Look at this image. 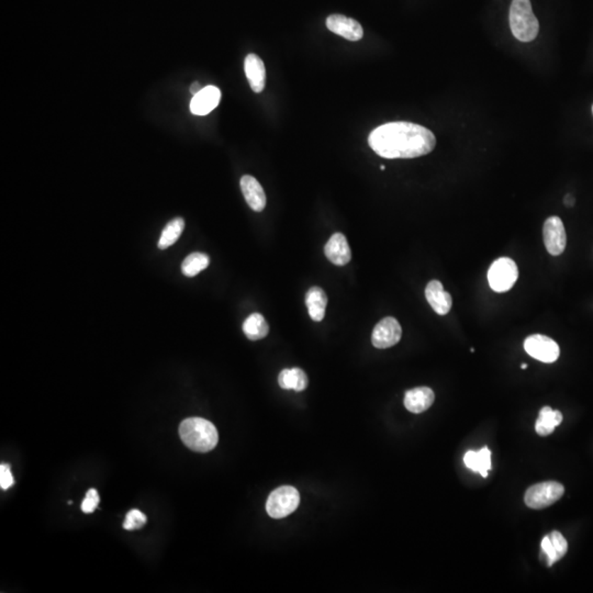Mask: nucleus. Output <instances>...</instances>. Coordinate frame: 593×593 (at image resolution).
<instances>
[{"label":"nucleus","mask_w":593,"mask_h":593,"mask_svg":"<svg viewBox=\"0 0 593 593\" xmlns=\"http://www.w3.org/2000/svg\"><path fill=\"white\" fill-rule=\"evenodd\" d=\"M372 151L384 158H416L434 150L436 138L426 128L411 122H390L376 128L368 138Z\"/></svg>","instance_id":"f257e3e1"},{"label":"nucleus","mask_w":593,"mask_h":593,"mask_svg":"<svg viewBox=\"0 0 593 593\" xmlns=\"http://www.w3.org/2000/svg\"><path fill=\"white\" fill-rule=\"evenodd\" d=\"M179 436L182 443L198 453L214 450L219 442V434L210 421L202 418H189L179 426Z\"/></svg>","instance_id":"f03ea898"},{"label":"nucleus","mask_w":593,"mask_h":593,"mask_svg":"<svg viewBox=\"0 0 593 593\" xmlns=\"http://www.w3.org/2000/svg\"><path fill=\"white\" fill-rule=\"evenodd\" d=\"M510 27L519 41L531 42L540 31L538 18L533 13L530 0H513L510 8Z\"/></svg>","instance_id":"7ed1b4c3"},{"label":"nucleus","mask_w":593,"mask_h":593,"mask_svg":"<svg viewBox=\"0 0 593 593\" xmlns=\"http://www.w3.org/2000/svg\"><path fill=\"white\" fill-rule=\"evenodd\" d=\"M300 504V494L292 486H282L276 489L268 497L266 511L272 519H282L296 511Z\"/></svg>","instance_id":"20e7f679"},{"label":"nucleus","mask_w":593,"mask_h":593,"mask_svg":"<svg viewBox=\"0 0 593 593\" xmlns=\"http://www.w3.org/2000/svg\"><path fill=\"white\" fill-rule=\"evenodd\" d=\"M564 486L560 482H540L526 490L524 502L528 508L541 510L556 504L564 496Z\"/></svg>","instance_id":"39448f33"},{"label":"nucleus","mask_w":593,"mask_h":593,"mask_svg":"<svg viewBox=\"0 0 593 593\" xmlns=\"http://www.w3.org/2000/svg\"><path fill=\"white\" fill-rule=\"evenodd\" d=\"M518 277V266L514 260L509 257L498 258L489 268V284L496 292H509L516 284Z\"/></svg>","instance_id":"423d86ee"},{"label":"nucleus","mask_w":593,"mask_h":593,"mask_svg":"<svg viewBox=\"0 0 593 593\" xmlns=\"http://www.w3.org/2000/svg\"><path fill=\"white\" fill-rule=\"evenodd\" d=\"M524 350L528 355L540 362L550 364L560 358V350L558 344L548 336L533 334L524 340Z\"/></svg>","instance_id":"0eeeda50"},{"label":"nucleus","mask_w":593,"mask_h":593,"mask_svg":"<svg viewBox=\"0 0 593 593\" xmlns=\"http://www.w3.org/2000/svg\"><path fill=\"white\" fill-rule=\"evenodd\" d=\"M543 236L547 252L553 256L564 253L567 244L566 230L562 219L558 216H550L543 226Z\"/></svg>","instance_id":"6e6552de"},{"label":"nucleus","mask_w":593,"mask_h":593,"mask_svg":"<svg viewBox=\"0 0 593 593\" xmlns=\"http://www.w3.org/2000/svg\"><path fill=\"white\" fill-rule=\"evenodd\" d=\"M402 328L400 323L392 316L382 318L372 331V343L376 348H389L401 340Z\"/></svg>","instance_id":"1a4fd4ad"},{"label":"nucleus","mask_w":593,"mask_h":593,"mask_svg":"<svg viewBox=\"0 0 593 593\" xmlns=\"http://www.w3.org/2000/svg\"><path fill=\"white\" fill-rule=\"evenodd\" d=\"M541 548H542L541 560L547 567H552L555 562L562 560V557L567 554L568 543L562 536V533L554 531L547 536H544Z\"/></svg>","instance_id":"9d476101"},{"label":"nucleus","mask_w":593,"mask_h":593,"mask_svg":"<svg viewBox=\"0 0 593 593\" xmlns=\"http://www.w3.org/2000/svg\"><path fill=\"white\" fill-rule=\"evenodd\" d=\"M326 27L331 32L348 41H360L364 35V30L360 22L343 15H331L326 19Z\"/></svg>","instance_id":"9b49d317"},{"label":"nucleus","mask_w":593,"mask_h":593,"mask_svg":"<svg viewBox=\"0 0 593 593\" xmlns=\"http://www.w3.org/2000/svg\"><path fill=\"white\" fill-rule=\"evenodd\" d=\"M221 99V92L216 86L202 88L190 102V111L196 116H206L216 109Z\"/></svg>","instance_id":"f8f14e48"},{"label":"nucleus","mask_w":593,"mask_h":593,"mask_svg":"<svg viewBox=\"0 0 593 593\" xmlns=\"http://www.w3.org/2000/svg\"><path fill=\"white\" fill-rule=\"evenodd\" d=\"M324 253L331 263L338 266L346 265L352 258L348 240L342 233H336L331 236L324 248Z\"/></svg>","instance_id":"ddd939ff"},{"label":"nucleus","mask_w":593,"mask_h":593,"mask_svg":"<svg viewBox=\"0 0 593 593\" xmlns=\"http://www.w3.org/2000/svg\"><path fill=\"white\" fill-rule=\"evenodd\" d=\"M244 71L254 93H262L266 85V70L260 56L248 54L244 62Z\"/></svg>","instance_id":"4468645a"},{"label":"nucleus","mask_w":593,"mask_h":593,"mask_svg":"<svg viewBox=\"0 0 593 593\" xmlns=\"http://www.w3.org/2000/svg\"><path fill=\"white\" fill-rule=\"evenodd\" d=\"M426 296L432 309L440 316L448 314L452 309V296L445 292L442 282L438 280L428 282L426 288Z\"/></svg>","instance_id":"2eb2a0df"},{"label":"nucleus","mask_w":593,"mask_h":593,"mask_svg":"<svg viewBox=\"0 0 593 593\" xmlns=\"http://www.w3.org/2000/svg\"><path fill=\"white\" fill-rule=\"evenodd\" d=\"M240 185L250 209L256 212L263 211L266 207V195L258 180L253 176L244 175Z\"/></svg>","instance_id":"dca6fc26"},{"label":"nucleus","mask_w":593,"mask_h":593,"mask_svg":"<svg viewBox=\"0 0 593 593\" xmlns=\"http://www.w3.org/2000/svg\"><path fill=\"white\" fill-rule=\"evenodd\" d=\"M436 400V394L428 387H418L408 390L404 396V406L412 414H422L431 408Z\"/></svg>","instance_id":"f3484780"},{"label":"nucleus","mask_w":593,"mask_h":593,"mask_svg":"<svg viewBox=\"0 0 593 593\" xmlns=\"http://www.w3.org/2000/svg\"><path fill=\"white\" fill-rule=\"evenodd\" d=\"M306 304L310 318L316 322L322 321L326 316L328 296L320 287H312L306 294Z\"/></svg>","instance_id":"a211bd4d"},{"label":"nucleus","mask_w":593,"mask_h":593,"mask_svg":"<svg viewBox=\"0 0 593 593\" xmlns=\"http://www.w3.org/2000/svg\"><path fill=\"white\" fill-rule=\"evenodd\" d=\"M464 462L467 468L487 478L489 470H492V452L488 448H482L478 452L470 450L465 454Z\"/></svg>","instance_id":"6ab92c4d"},{"label":"nucleus","mask_w":593,"mask_h":593,"mask_svg":"<svg viewBox=\"0 0 593 593\" xmlns=\"http://www.w3.org/2000/svg\"><path fill=\"white\" fill-rule=\"evenodd\" d=\"M562 422V412L553 410L550 406H544L541 410L540 416L535 423V431L541 436H550L554 432L555 428L560 426Z\"/></svg>","instance_id":"aec40b11"},{"label":"nucleus","mask_w":593,"mask_h":593,"mask_svg":"<svg viewBox=\"0 0 593 593\" xmlns=\"http://www.w3.org/2000/svg\"><path fill=\"white\" fill-rule=\"evenodd\" d=\"M278 384L282 389H292L296 392H304L309 384V379L306 372L300 368L284 370L278 376Z\"/></svg>","instance_id":"412c9836"},{"label":"nucleus","mask_w":593,"mask_h":593,"mask_svg":"<svg viewBox=\"0 0 593 593\" xmlns=\"http://www.w3.org/2000/svg\"><path fill=\"white\" fill-rule=\"evenodd\" d=\"M243 332L248 340H262L270 333V326L262 314H253L244 321Z\"/></svg>","instance_id":"4be33fe9"},{"label":"nucleus","mask_w":593,"mask_h":593,"mask_svg":"<svg viewBox=\"0 0 593 593\" xmlns=\"http://www.w3.org/2000/svg\"><path fill=\"white\" fill-rule=\"evenodd\" d=\"M184 229H185V221L182 218H175V219L168 222L165 229L162 232L160 241H158V248L166 250V248L175 244L182 235Z\"/></svg>","instance_id":"5701e85b"},{"label":"nucleus","mask_w":593,"mask_h":593,"mask_svg":"<svg viewBox=\"0 0 593 593\" xmlns=\"http://www.w3.org/2000/svg\"><path fill=\"white\" fill-rule=\"evenodd\" d=\"M209 256L204 253H192L184 260L182 264V272L187 277H195L202 270L209 266Z\"/></svg>","instance_id":"b1692460"},{"label":"nucleus","mask_w":593,"mask_h":593,"mask_svg":"<svg viewBox=\"0 0 593 593\" xmlns=\"http://www.w3.org/2000/svg\"><path fill=\"white\" fill-rule=\"evenodd\" d=\"M146 522H148V519H146L145 514L140 510L133 509V510L128 512L123 522V528L128 531L139 530V528L145 526Z\"/></svg>","instance_id":"393cba45"},{"label":"nucleus","mask_w":593,"mask_h":593,"mask_svg":"<svg viewBox=\"0 0 593 593\" xmlns=\"http://www.w3.org/2000/svg\"><path fill=\"white\" fill-rule=\"evenodd\" d=\"M99 494H98L96 489H89L87 494H86L85 499H84L83 504H82V511L84 513H93L97 509L99 504Z\"/></svg>","instance_id":"a878e982"},{"label":"nucleus","mask_w":593,"mask_h":593,"mask_svg":"<svg viewBox=\"0 0 593 593\" xmlns=\"http://www.w3.org/2000/svg\"><path fill=\"white\" fill-rule=\"evenodd\" d=\"M15 484L13 472L10 470V466L7 464H1L0 466V487L4 490H7Z\"/></svg>","instance_id":"bb28decb"},{"label":"nucleus","mask_w":593,"mask_h":593,"mask_svg":"<svg viewBox=\"0 0 593 593\" xmlns=\"http://www.w3.org/2000/svg\"><path fill=\"white\" fill-rule=\"evenodd\" d=\"M201 89V85H200V83H198V82H195V83L192 84V87H190V92H192V94L194 96L197 95Z\"/></svg>","instance_id":"cd10ccee"},{"label":"nucleus","mask_w":593,"mask_h":593,"mask_svg":"<svg viewBox=\"0 0 593 593\" xmlns=\"http://www.w3.org/2000/svg\"><path fill=\"white\" fill-rule=\"evenodd\" d=\"M564 204H566L567 207H572L575 204V198L572 195H567L565 197Z\"/></svg>","instance_id":"c85d7f7f"},{"label":"nucleus","mask_w":593,"mask_h":593,"mask_svg":"<svg viewBox=\"0 0 593 593\" xmlns=\"http://www.w3.org/2000/svg\"><path fill=\"white\" fill-rule=\"evenodd\" d=\"M521 368H522V370H526V368H528V364L521 365Z\"/></svg>","instance_id":"c756f323"},{"label":"nucleus","mask_w":593,"mask_h":593,"mask_svg":"<svg viewBox=\"0 0 593 593\" xmlns=\"http://www.w3.org/2000/svg\"><path fill=\"white\" fill-rule=\"evenodd\" d=\"M380 170H386V166H384V165L380 166Z\"/></svg>","instance_id":"7c9ffc66"},{"label":"nucleus","mask_w":593,"mask_h":593,"mask_svg":"<svg viewBox=\"0 0 593 593\" xmlns=\"http://www.w3.org/2000/svg\"><path fill=\"white\" fill-rule=\"evenodd\" d=\"M592 111H593V108H592Z\"/></svg>","instance_id":"2f4dec72"}]
</instances>
